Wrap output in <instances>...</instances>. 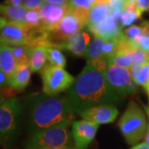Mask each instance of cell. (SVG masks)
Instances as JSON below:
<instances>
[{
	"mask_svg": "<svg viewBox=\"0 0 149 149\" xmlns=\"http://www.w3.org/2000/svg\"><path fill=\"white\" fill-rule=\"evenodd\" d=\"M67 98L76 113L92 107L115 104L122 99L108 83L104 70L90 61L67 91Z\"/></svg>",
	"mask_w": 149,
	"mask_h": 149,
	"instance_id": "cell-1",
	"label": "cell"
},
{
	"mask_svg": "<svg viewBox=\"0 0 149 149\" xmlns=\"http://www.w3.org/2000/svg\"><path fill=\"white\" fill-rule=\"evenodd\" d=\"M74 109L67 97L44 95L32 101L29 120L33 131L50 128L65 123H71Z\"/></svg>",
	"mask_w": 149,
	"mask_h": 149,
	"instance_id": "cell-2",
	"label": "cell"
},
{
	"mask_svg": "<svg viewBox=\"0 0 149 149\" xmlns=\"http://www.w3.org/2000/svg\"><path fill=\"white\" fill-rule=\"evenodd\" d=\"M70 123H61L33 131L27 142V148H71Z\"/></svg>",
	"mask_w": 149,
	"mask_h": 149,
	"instance_id": "cell-3",
	"label": "cell"
},
{
	"mask_svg": "<svg viewBox=\"0 0 149 149\" xmlns=\"http://www.w3.org/2000/svg\"><path fill=\"white\" fill-rule=\"evenodd\" d=\"M118 128L129 145L138 143L148 132V124L141 107L133 100L128 104L118 121Z\"/></svg>",
	"mask_w": 149,
	"mask_h": 149,
	"instance_id": "cell-4",
	"label": "cell"
},
{
	"mask_svg": "<svg viewBox=\"0 0 149 149\" xmlns=\"http://www.w3.org/2000/svg\"><path fill=\"white\" fill-rule=\"evenodd\" d=\"M22 105L18 98L0 99V143L8 146L17 134Z\"/></svg>",
	"mask_w": 149,
	"mask_h": 149,
	"instance_id": "cell-5",
	"label": "cell"
},
{
	"mask_svg": "<svg viewBox=\"0 0 149 149\" xmlns=\"http://www.w3.org/2000/svg\"><path fill=\"white\" fill-rule=\"evenodd\" d=\"M41 32L42 28L32 30L24 22L9 21L0 32V44L32 47Z\"/></svg>",
	"mask_w": 149,
	"mask_h": 149,
	"instance_id": "cell-6",
	"label": "cell"
},
{
	"mask_svg": "<svg viewBox=\"0 0 149 149\" xmlns=\"http://www.w3.org/2000/svg\"><path fill=\"white\" fill-rule=\"evenodd\" d=\"M43 93L47 95H57L68 91L73 85L74 78L64 68L47 65L42 72Z\"/></svg>",
	"mask_w": 149,
	"mask_h": 149,
	"instance_id": "cell-7",
	"label": "cell"
},
{
	"mask_svg": "<svg viewBox=\"0 0 149 149\" xmlns=\"http://www.w3.org/2000/svg\"><path fill=\"white\" fill-rule=\"evenodd\" d=\"M104 74L113 91L121 98L134 94L138 90V85L132 79L129 69L109 65L104 70Z\"/></svg>",
	"mask_w": 149,
	"mask_h": 149,
	"instance_id": "cell-8",
	"label": "cell"
},
{
	"mask_svg": "<svg viewBox=\"0 0 149 149\" xmlns=\"http://www.w3.org/2000/svg\"><path fill=\"white\" fill-rule=\"evenodd\" d=\"M38 11L42 18V29L48 32L54 29L66 14L72 12V8L68 3L63 5L44 3Z\"/></svg>",
	"mask_w": 149,
	"mask_h": 149,
	"instance_id": "cell-9",
	"label": "cell"
},
{
	"mask_svg": "<svg viewBox=\"0 0 149 149\" xmlns=\"http://www.w3.org/2000/svg\"><path fill=\"white\" fill-rule=\"evenodd\" d=\"M71 128V135L75 148L86 149L95 138L99 124L83 119L73 121Z\"/></svg>",
	"mask_w": 149,
	"mask_h": 149,
	"instance_id": "cell-10",
	"label": "cell"
},
{
	"mask_svg": "<svg viewBox=\"0 0 149 149\" xmlns=\"http://www.w3.org/2000/svg\"><path fill=\"white\" fill-rule=\"evenodd\" d=\"M78 114L84 120L100 125L113 122L118 114V109L115 104H103L85 109Z\"/></svg>",
	"mask_w": 149,
	"mask_h": 149,
	"instance_id": "cell-11",
	"label": "cell"
},
{
	"mask_svg": "<svg viewBox=\"0 0 149 149\" xmlns=\"http://www.w3.org/2000/svg\"><path fill=\"white\" fill-rule=\"evenodd\" d=\"M87 29L92 32L95 37H102L105 41H115L123 33L121 28L118 27V23L111 15H109L95 27H89Z\"/></svg>",
	"mask_w": 149,
	"mask_h": 149,
	"instance_id": "cell-12",
	"label": "cell"
},
{
	"mask_svg": "<svg viewBox=\"0 0 149 149\" xmlns=\"http://www.w3.org/2000/svg\"><path fill=\"white\" fill-rule=\"evenodd\" d=\"M105 42L106 41L102 37H95L83 56L88 61L92 62L98 68L103 70H105L109 65V61L104 58L103 52V47Z\"/></svg>",
	"mask_w": 149,
	"mask_h": 149,
	"instance_id": "cell-13",
	"label": "cell"
},
{
	"mask_svg": "<svg viewBox=\"0 0 149 149\" xmlns=\"http://www.w3.org/2000/svg\"><path fill=\"white\" fill-rule=\"evenodd\" d=\"M91 35L88 32L80 30L70 37L63 48L70 51L76 56H84L91 44Z\"/></svg>",
	"mask_w": 149,
	"mask_h": 149,
	"instance_id": "cell-14",
	"label": "cell"
},
{
	"mask_svg": "<svg viewBox=\"0 0 149 149\" xmlns=\"http://www.w3.org/2000/svg\"><path fill=\"white\" fill-rule=\"evenodd\" d=\"M31 74L32 69L30 64L17 65L14 72L8 78V85L17 91H23L30 82Z\"/></svg>",
	"mask_w": 149,
	"mask_h": 149,
	"instance_id": "cell-15",
	"label": "cell"
},
{
	"mask_svg": "<svg viewBox=\"0 0 149 149\" xmlns=\"http://www.w3.org/2000/svg\"><path fill=\"white\" fill-rule=\"evenodd\" d=\"M17 66L13 54L12 47L6 44H0V70L9 78Z\"/></svg>",
	"mask_w": 149,
	"mask_h": 149,
	"instance_id": "cell-16",
	"label": "cell"
},
{
	"mask_svg": "<svg viewBox=\"0 0 149 149\" xmlns=\"http://www.w3.org/2000/svg\"><path fill=\"white\" fill-rule=\"evenodd\" d=\"M47 61V45H37L32 47L31 56L29 64L32 71L37 72L44 69Z\"/></svg>",
	"mask_w": 149,
	"mask_h": 149,
	"instance_id": "cell-17",
	"label": "cell"
},
{
	"mask_svg": "<svg viewBox=\"0 0 149 149\" xmlns=\"http://www.w3.org/2000/svg\"><path fill=\"white\" fill-rule=\"evenodd\" d=\"M138 47L133 46L132 47L118 49L115 54L110 58L109 61V65H113L125 69L130 70L133 64V52Z\"/></svg>",
	"mask_w": 149,
	"mask_h": 149,
	"instance_id": "cell-18",
	"label": "cell"
},
{
	"mask_svg": "<svg viewBox=\"0 0 149 149\" xmlns=\"http://www.w3.org/2000/svg\"><path fill=\"white\" fill-rule=\"evenodd\" d=\"M111 10L110 4H96L93 6L90 12V21L86 27H95L100 24L107 17L110 15Z\"/></svg>",
	"mask_w": 149,
	"mask_h": 149,
	"instance_id": "cell-19",
	"label": "cell"
},
{
	"mask_svg": "<svg viewBox=\"0 0 149 149\" xmlns=\"http://www.w3.org/2000/svg\"><path fill=\"white\" fill-rule=\"evenodd\" d=\"M27 12L28 10L23 6L14 7L1 4V13L4 14L7 18L10 20V22H24Z\"/></svg>",
	"mask_w": 149,
	"mask_h": 149,
	"instance_id": "cell-20",
	"label": "cell"
},
{
	"mask_svg": "<svg viewBox=\"0 0 149 149\" xmlns=\"http://www.w3.org/2000/svg\"><path fill=\"white\" fill-rule=\"evenodd\" d=\"M47 61L50 65L65 68L66 65V60L64 54L57 47L47 46Z\"/></svg>",
	"mask_w": 149,
	"mask_h": 149,
	"instance_id": "cell-21",
	"label": "cell"
},
{
	"mask_svg": "<svg viewBox=\"0 0 149 149\" xmlns=\"http://www.w3.org/2000/svg\"><path fill=\"white\" fill-rule=\"evenodd\" d=\"M12 50L17 65L29 64L32 47L28 46H14L12 47Z\"/></svg>",
	"mask_w": 149,
	"mask_h": 149,
	"instance_id": "cell-22",
	"label": "cell"
},
{
	"mask_svg": "<svg viewBox=\"0 0 149 149\" xmlns=\"http://www.w3.org/2000/svg\"><path fill=\"white\" fill-rule=\"evenodd\" d=\"M24 23L32 30H37L42 28V18L40 16L39 11H28L25 17Z\"/></svg>",
	"mask_w": 149,
	"mask_h": 149,
	"instance_id": "cell-23",
	"label": "cell"
},
{
	"mask_svg": "<svg viewBox=\"0 0 149 149\" xmlns=\"http://www.w3.org/2000/svg\"><path fill=\"white\" fill-rule=\"evenodd\" d=\"M133 81L137 85H142L143 88L148 85L149 81V59L142 66Z\"/></svg>",
	"mask_w": 149,
	"mask_h": 149,
	"instance_id": "cell-24",
	"label": "cell"
},
{
	"mask_svg": "<svg viewBox=\"0 0 149 149\" xmlns=\"http://www.w3.org/2000/svg\"><path fill=\"white\" fill-rule=\"evenodd\" d=\"M143 13L141 11L138 10L133 13H128L125 11H123L121 15V26L122 27H128L131 25L135 21H137L139 18L141 17Z\"/></svg>",
	"mask_w": 149,
	"mask_h": 149,
	"instance_id": "cell-25",
	"label": "cell"
},
{
	"mask_svg": "<svg viewBox=\"0 0 149 149\" xmlns=\"http://www.w3.org/2000/svg\"><path fill=\"white\" fill-rule=\"evenodd\" d=\"M118 44L116 41H106L104 47H103V52H104V56L106 59L108 61H109V60L112 56L115 54L117 52Z\"/></svg>",
	"mask_w": 149,
	"mask_h": 149,
	"instance_id": "cell-26",
	"label": "cell"
},
{
	"mask_svg": "<svg viewBox=\"0 0 149 149\" xmlns=\"http://www.w3.org/2000/svg\"><path fill=\"white\" fill-rule=\"evenodd\" d=\"M123 33L128 40H133L137 37L144 35L143 30L141 26H135V25L127 27Z\"/></svg>",
	"mask_w": 149,
	"mask_h": 149,
	"instance_id": "cell-27",
	"label": "cell"
},
{
	"mask_svg": "<svg viewBox=\"0 0 149 149\" xmlns=\"http://www.w3.org/2000/svg\"><path fill=\"white\" fill-rule=\"evenodd\" d=\"M128 41H130V42L136 47L141 49L145 52L149 54V37L148 36L143 35L133 40H128Z\"/></svg>",
	"mask_w": 149,
	"mask_h": 149,
	"instance_id": "cell-28",
	"label": "cell"
},
{
	"mask_svg": "<svg viewBox=\"0 0 149 149\" xmlns=\"http://www.w3.org/2000/svg\"><path fill=\"white\" fill-rule=\"evenodd\" d=\"M68 4L72 8V10L75 8L91 10L92 8V6L89 0H69Z\"/></svg>",
	"mask_w": 149,
	"mask_h": 149,
	"instance_id": "cell-29",
	"label": "cell"
},
{
	"mask_svg": "<svg viewBox=\"0 0 149 149\" xmlns=\"http://www.w3.org/2000/svg\"><path fill=\"white\" fill-rule=\"evenodd\" d=\"M44 3L43 0H23L22 6L28 11L39 10Z\"/></svg>",
	"mask_w": 149,
	"mask_h": 149,
	"instance_id": "cell-30",
	"label": "cell"
},
{
	"mask_svg": "<svg viewBox=\"0 0 149 149\" xmlns=\"http://www.w3.org/2000/svg\"><path fill=\"white\" fill-rule=\"evenodd\" d=\"M138 8L142 13L145 11L149 12V0H139L138 1Z\"/></svg>",
	"mask_w": 149,
	"mask_h": 149,
	"instance_id": "cell-31",
	"label": "cell"
},
{
	"mask_svg": "<svg viewBox=\"0 0 149 149\" xmlns=\"http://www.w3.org/2000/svg\"><path fill=\"white\" fill-rule=\"evenodd\" d=\"M138 10H139L138 4L137 3H126L125 6H124V8H123V11L128 12V13H133V12H136Z\"/></svg>",
	"mask_w": 149,
	"mask_h": 149,
	"instance_id": "cell-32",
	"label": "cell"
},
{
	"mask_svg": "<svg viewBox=\"0 0 149 149\" xmlns=\"http://www.w3.org/2000/svg\"><path fill=\"white\" fill-rule=\"evenodd\" d=\"M8 83V77L0 70V91Z\"/></svg>",
	"mask_w": 149,
	"mask_h": 149,
	"instance_id": "cell-33",
	"label": "cell"
},
{
	"mask_svg": "<svg viewBox=\"0 0 149 149\" xmlns=\"http://www.w3.org/2000/svg\"><path fill=\"white\" fill-rule=\"evenodd\" d=\"M45 3H51V4H56V5H63L68 3L69 0H43Z\"/></svg>",
	"mask_w": 149,
	"mask_h": 149,
	"instance_id": "cell-34",
	"label": "cell"
},
{
	"mask_svg": "<svg viewBox=\"0 0 149 149\" xmlns=\"http://www.w3.org/2000/svg\"><path fill=\"white\" fill-rule=\"evenodd\" d=\"M22 2L23 0H5V5L20 7L22 6Z\"/></svg>",
	"mask_w": 149,
	"mask_h": 149,
	"instance_id": "cell-35",
	"label": "cell"
},
{
	"mask_svg": "<svg viewBox=\"0 0 149 149\" xmlns=\"http://www.w3.org/2000/svg\"><path fill=\"white\" fill-rule=\"evenodd\" d=\"M141 27L143 30V33L145 36L149 37V21H143L141 23Z\"/></svg>",
	"mask_w": 149,
	"mask_h": 149,
	"instance_id": "cell-36",
	"label": "cell"
},
{
	"mask_svg": "<svg viewBox=\"0 0 149 149\" xmlns=\"http://www.w3.org/2000/svg\"><path fill=\"white\" fill-rule=\"evenodd\" d=\"M8 22L9 21L8 20V18L6 17H0V32L8 24Z\"/></svg>",
	"mask_w": 149,
	"mask_h": 149,
	"instance_id": "cell-37",
	"label": "cell"
},
{
	"mask_svg": "<svg viewBox=\"0 0 149 149\" xmlns=\"http://www.w3.org/2000/svg\"><path fill=\"white\" fill-rule=\"evenodd\" d=\"M130 149H149V147L147 145L146 143H142L137 144V145L133 146V148Z\"/></svg>",
	"mask_w": 149,
	"mask_h": 149,
	"instance_id": "cell-38",
	"label": "cell"
},
{
	"mask_svg": "<svg viewBox=\"0 0 149 149\" xmlns=\"http://www.w3.org/2000/svg\"><path fill=\"white\" fill-rule=\"evenodd\" d=\"M96 4H110V0H97Z\"/></svg>",
	"mask_w": 149,
	"mask_h": 149,
	"instance_id": "cell-39",
	"label": "cell"
},
{
	"mask_svg": "<svg viewBox=\"0 0 149 149\" xmlns=\"http://www.w3.org/2000/svg\"><path fill=\"white\" fill-rule=\"evenodd\" d=\"M145 143H147V145L149 147V126L148 128V132L146 133V139H145Z\"/></svg>",
	"mask_w": 149,
	"mask_h": 149,
	"instance_id": "cell-40",
	"label": "cell"
},
{
	"mask_svg": "<svg viewBox=\"0 0 149 149\" xmlns=\"http://www.w3.org/2000/svg\"><path fill=\"white\" fill-rule=\"evenodd\" d=\"M144 109H145V111L147 113V114H148V119H149V107L148 106H146V105H144Z\"/></svg>",
	"mask_w": 149,
	"mask_h": 149,
	"instance_id": "cell-41",
	"label": "cell"
},
{
	"mask_svg": "<svg viewBox=\"0 0 149 149\" xmlns=\"http://www.w3.org/2000/svg\"><path fill=\"white\" fill-rule=\"evenodd\" d=\"M139 0H126V3H138Z\"/></svg>",
	"mask_w": 149,
	"mask_h": 149,
	"instance_id": "cell-42",
	"label": "cell"
},
{
	"mask_svg": "<svg viewBox=\"0 0 149 149\" xmlns=\"http://www.w3.org/2000/svg\"><path fill=\"white\" fill-rule=\"evenodd\" d=\"M89 1H90V3H91V6L93 7V6H95L96 4V1H97V0H89Z\"/></svg>",
	"mask_w": 149,
	"mask_h": 149,
	"instance_id": "cell-43",
	"label": "cell"
},
{
	"mask_svg": "<svg viewBox=\"0 0 149 149\" xmlns=\"http://www.w3.org/2000/svg\"><path fill=\"white\" fill-rule=\"evenodd\" d=\"M144 89H145V91H146V92H147V93H148L149 92V81H148V85L144 87Z\"/></svg>",
	"mask_w": 149,
	"mask_h": 149,
	"instance_id": "cell-44",
	"label": "cell"
},
{
	"mask_svg": "<svg viewBox=\"0 0 149 149\" xmlns=\"http://www.w3.org/2000/svg\"><path fill=\"white\" fill-rule=\"evenodd\" d=\"M27 149H76V148H27Z\"/></svg>",
	"mask_w": 149,
	"mask_h": 149,
	"instance_id": "cell-45",
	"label": "cell"
},
{
	"mask_svg": "<svg viewBox=\"0 0 149 149\" xmlns=\"http://www.w3.org/2000/svg\"><path fill=\"white\" fill-rule=\"evenodd\" d=\"M0 13H1V4H0Z\"/></svg>",
	"mask_w": 149,
	"mask_h": 149,
	"instance_id": "cell-46",
	"label": "cell"
},
{
	"mask_svg": "<svg viewBox=\"0 0 149 149\" xmlns=\"http://www.w3.org/2000/svg\"><path fill=\"white\" fill-rule=\"evenodd\" d=\"M148 98H149V92H148Z\"/></svg>",
	"mask_w": 149,
	"mask_h": 149,
	"instance_id": "cell-47",
	"label": "cell"
},
{
	"mask_svg": "<svg viewBox=\"0 0 149 149\" xmlns=\"http://www.w3.org/2000/svg\"><path fill=\"white\" fill-rule=\"evenodd\" d=\"M112 1H113V0H110V2H112Z\"/></svg>",
	"mask_w": 149,
	"mask_h": 149,
	"instance_id": "cell-48",
	"label": "cell"
}]
</instances>
